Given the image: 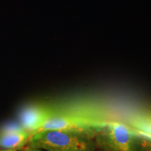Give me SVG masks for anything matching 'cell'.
<instances>
[{
  "label": "cell",
  "mask_w": 151,
  "mask_h": 151,
  "mask_svg": "<svg viewBox=\"0 0 151 151\" xmlns=\"http://www.w3.org/2000/svg\"><path fill=\"white\" fill-rule=\"evenodd\" d=\"M22 151H45V150H41V149H39V148H32V147H30L29 146H25L22 148Z\"/></svg>",
  "instance_id": "cell-8"
},
{
  "label": "cell",
  "mask_w": 151,
  "mask_h": 151,
  "mask_svg": "<svg viewBox=\"0 0 151 151\" xmlns=\"http://www.w3.org/2000/svg\"><path fill=\"white\" fill-rule=\"evenodd\" d=\"M31 134L20 124L9 123L0 129V147L18 150L27 146Z\"/></svg>",
  "instance_id": "cell-5"
},
{
  "label": "cell",
  "mask_w": 151,
  "mask_h": 151,
  "mask_svg": "<svg viewBox=\"0 0 151 151\" xmlns=\"http://www.w3.org/2000/svg\"><path fill=\"white\" fill-rule=\"evenodd\" d=\"M97 113L87 109L56 106L53 113L40 131L61 130L91 137L94 139L97 128L105 122Z\"/></svg>",
  "instance_id": "cell-1"
},
{
  "label": "cell",
  "mask_w": 151,
  "mask_h": 151,
  "mask_svg": "<svg viewBox=\"0 0 151 151\" xmlns=\"http://www.w3.org/2000/svg\"><path fill=\"white\" fill-rule=\"evenodd\" d=\"M56 106L46 104H35L22 109L20 114V122L22 128L33 135L40 130L42 126L53 113Z\"/></svg>",
  "instance_id": "cell-4"
},
{
  "label": "cell",
  "mask_w": 151,
  "mask_h": 151,
  "mask_svg": "<svg viewBox=\"0 0 151 151\" xmlns=\"http://www.w3.org/2000/svg\"><path fill=\"white\" fill-rule=\"evenodd\" d=\"M129 125L138 135L151 139V111L137 116Z\"/></svg>",
  "instance_id": "cell-6"
},
{
  "label": "cell",
  "mask_w": 151,
  "mask_h": 151,
  "mask_svg": "<svg viewBox=\"0 0 151 151\" xmlns=\"http://www.w3.org/2000/svg\"><path fill=\"white\" fill-rule=\"evenodd\" d=\"M134 151H151V139L138 135Z\"/></svg>",
  "instance_id": "cell-7"
},
{
  "label": "cell",
  "mask_w": 151,
  "mask_h": 151,
  "mask_svg": "<svg viewBox=\"0 0 151 151\" xmlns=\"http://www.w3.org/2000/svg\"><path fill=\"white\" fill-rule=\"evenodd\" d=\"M138 134L129 124L106 120L97 128L94 141L97 149L110 151H134Z\"/></svg>",
  "instance_id": "cell-3"
},
{
  "label": "cell",
  "mask_w": 151,
  "mask_h": 151,
  "mask_svg": "<svg viewBox=\"0 0 151 151\" xmlns=\"http://www.w3.org/2000/svg\"><path fill=\"white\" fill-rule=\"evenodd\" d=\"M27 146L45 151H96L91 137L61 130H44L30 137Z\"/></svg>",
  "instance_id": "cell-2"
},
{
  "label": "cell",
  "mask_w": 151,
  "mask_h": 151,
  "mask_svg": "<svg viewBox=\"0 0 151 151\" xmlns=\"http://www.w3.org/2000/svg\"><path fill=\"white\" fill-rule=\"evenodd\" d=\"M0 151H18L16 149H4V150H0Z\"/></svg>",
  "instance_id": "cell-9"
},
{
  "label": "cell",
  "mask_w": 151,
  "mask_h": 151,
  "mask_svg": "<svg viewBox=\"0 0 151 151\" xmlns=\"http://www.w3.org/2000/svg\"><path fill=\"white\" fill-rule=\"evenodd\" d=\"M96 151H110V150H102V149H97Z\"/></svg>",
  "instance_id": "cell-10"
}]
</instances>
